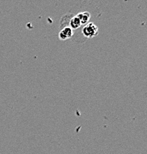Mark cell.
<instances>
[{"label":"cell","instance_id":"6da1fadb","mask_svg":"<svg viewBox=\"0 0 147 154\" xmlns=\"http://www.w3.org/2000/svg\"><path fill=\"white\" fill-rule=\"evenodd\" d=\"M98 27L93 22H88L84 25L82 29V34L84 37L91 38L96 36L98 34Z\"/></svg>","mask_w":147,"mask_h":154},{"label":"cell","instance_id":"7a4b0ae2","mask_svg":"<svg viewBox=\"0 0 147 154\" xmlns=\"http://www.w3.org/2000/svg\"><path fill=\"white\" fill-rule=\"evenodd\" d=\"M73 30L70 27H65L64 28L62 29L58 33V37L62 41H65L69 38H72L73 36Z\"/></svg>","mask_w":147,"mask_h":154},{"label":"cell","instance_id":"3957f363","mask_svg":"<svg viewBox=\"0 0 147 154\" xmlns=\"http://www.w3.org/2000/svg\"><path fill=\"white\" fill-rule=\"evenodd\" d=\"M76 16H77L78 18L79 19L80 22H81V25H85L86 24L88 23L89 19H90V14H89V12H87V11L79 13V14H78Z\"/></svg>","mask_w":147,"mask_h":154},{"label":"cell","instance_id":"277c9868","mask_svg":"<svg viewBox=\"0 0 147 154\" xmlns=\"http://www.w3.org/2000/svg\"><path fill=\"white\" fill-rule=\"evenodd\" d=\"M81 26V23L80 22L79 19L78 18L77 16L72 17V19L70 21V28H71L73 30H77Z\"/></svg>","mask_w":147,"mask_h":154}]
</instances>
